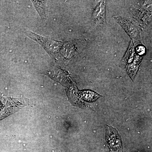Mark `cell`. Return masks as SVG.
I'll return each mask as SVG.
<instances>
[{
    "label": "cell",
    "instance_id": "6",
    "mask_svg": "<svg viewBox=\"0 0 152 152\" xmlns=\"http://www.w3.org/2000/svg\"><path fill=\"white\" fill-rule=\"evenodd\" d=\"M141 61V58L138 56L136 57L134 63H130L127 65L126 69L128 74L133 80L134 79L135 77L137 74Z\"/></svg>",
    "mask_w": 152,
    "mask_h": 152
},
{
    "label": "cell",
    "instance_id": "3",
    "mask_svg": "<svg viewBox=\"0 0 152 152\" xmlns=\"http://www.w3.org/2000/svg\"><path fill=\"white\" fill-rule=\"evenodd\" d=\"M106 140L111 148L113 149H120L121 146V137L117 131L112 127H107Z\"/></svg>",
    "mask_w": 152,
    "mask_h": 152
},
{
    "label": "cell",
    "instance_id": "10",
    "mask_svg": "<svg viewBox=\"0 0 152 152\" xmlns=\"http://www.w3.org/2000/svg\"><path fill=\"white\" fill-rule=\"evenodd\" d=\"M137 52L140 56L143 55L145 52V47L142 46H139L137 48Z\"/></svg>",
    "mask_w": 152,
    "mask_h": 152
},
{
    "label": "cell",
    "instance_id": "4",
    "mask_svg": "<svg viewBox=\"0 0 152 152\" xmlns=\"http://www.w3.org/2000/svg\"><path fill=\"white\" fill-rule=\"evenodd\" d=\"M115 19L128 34L132 38H136L139 34V31L137 26L131 20L121 17H115Z\"/></svg>",
    "mask_w": 152,
    "mask_h": 152
},
{
    "label": "cell",
    "instance_id": "5",
    "mask_svg": "<svg viewBox=\"0 0 152 152\" xmlns=\"http://www.w3.org/2000/svg\"><path fill=\"white\" fill-rule=\"evenodd\" d=\"M92 18L96 25H102L106 22V6L104 1H102L96 7Z\"/></svg>",
    "mask_w": 152,
    "mask_h": 152
},
{
    "label": "cell",
    "instance_id": "8",
    "mask_svg": "<svg viewBox=\"0 0 152 152\" xmlns=\"http://www.w3.org/2000/svg\"><path fill=\"white\" fill-rule=\"evenodd\" d=\"M134 48L133 47L132 41V43L130 45L129 50H128L126 54L125 55L124 58H123V61L127 62L128 63H131L134 59Z\"/></svg>",
    "mask_w": 152,
    "mask_h": 152
},
{
    "label": "cell",
    "instance_id": "11",
    "mask_svg": "<svg viewBox=\"0 0 152 152\" xmlns=\"http://www.w3.org/2000/svg\"><path fill=\"white\" fill-rule=\"evenodd\" d=\"M1 92H0V97H1Z\"/></svg>",
    "mask_w": 152,
    "mask_h": 152
},
{
    "label": "cell",
    "instance_id": "1",
    "mask_svg": "<svg viewBox=\"0 0 152 152\" xmlns=\"http://www.w3.org/2000/svg\"><path fill=\"white\" fill-rule=\"evenodd\" d=\"M24 32L29 37L39 44L53 59L58 60L63 59L66 42L43 37L29 30H25Z\"/></svg>",
    "mask_w": 152,
    "mask_h": 152
},
{
    "label": "cell",
    "instance_id": "7",
    "mask_svg": "<svg viewBox=\"0 0 152 152\" xmlns=\"http://www.w3.org/2000/svg\"><path fill=\"white\" fill-rule=\"evenodd\" d=\"M34 4V6L38 12L39 13L42 20L44 22H46L47 20L46 15L45 13V1H32Z\"/></svg>",
    "mask_w": 152,
    "mask_h": 152
},
{
    "label": "cell",
    "instance_id": "9",
    "mask_svg": "<svg viewBox=\"0 0 152 152\" xmlns=\"http://www.w3.org/2000/svg\"><path fill=\"white\" fill-rule=\"evenodd\" d=\"M81 95L83 98H84L90 101L97 99L99 96V95L94 93V92L89 91H84L82 92Z\"/></svg>",
    "mask_w": 152,
    "mask_h": 152
},
{
    "label": "cell",
    "instance_id": "2",
    "mask_svg": "<svg viewBox=\"0 0 152 152\" xmlns=\"http://www.w3.org/2000/svg\"><path fill=\"white\" fill-rule=\"evenodd\" d=\"M27 99L0 97V121L27 106Z\"/></svg>",
    "mask_w": 152,
    "mask_h": 152
}]
</instances>
